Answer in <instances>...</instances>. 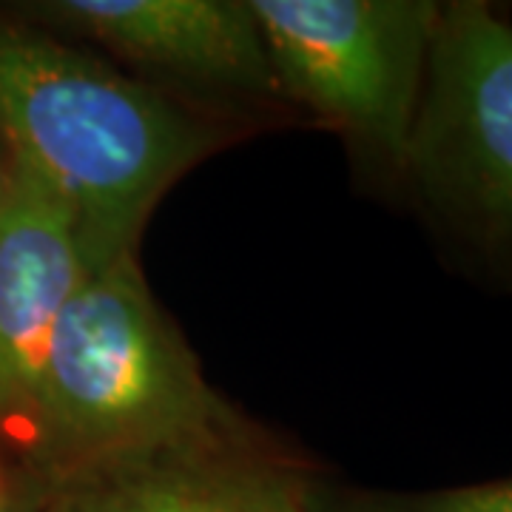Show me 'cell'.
Returning <instances> with one entry per match:
<instances>
[{"label": "cell", "instance_id": "1", "mask_svg": "<svg viewBox=\"0 0 512 512\" xmlns=\"http://www.w3.org/2000/svg\"><path fill=\"white\" fill-rule=\"evenodd\" d=\"M0 137L72 214L89 265L137 254L154 208L228 140L160 86L0 12Z\"/></svg>", "mask_w": 512, "mask_h": 512}, {"label": "cell", "instance_id": "2", "mask_svg": "<svg viewBox=\"0 0 512 512\" xmlns=\"http://www.w3.org/2000/svg\"><path fill=\"white\" fill-rule=\"evenodd\" d=\"M29 427L32 467L49 481L251 430L205 382L137 254L86 268L43 353Z\"/></svg>", "mask_w": 512, "mask_h": 512}, {"label": "cell", "instance_id": "3", "mask_svg": "<svg viewBox=\"0 0 512 512\" xmlns=\"http://www.w3.org/2000/svg\"><path fill=\"white\" fill-rule=\"evenodd\" d=\"M279 94L404 168L439 23L433 0H251Z\"/></svg>", "mask_w": 512, "mask_h": 512}, {"label": "cell", "instance_id": "4", "mask_svg": "<svg viewBox=\"0 0 512 512\" xmlns=\"http://www.w3.org/2000/svg\"><path fill=\"white\" fill-rule=\"evenodd\" d=\"M404 171L436 208L512 248V20L441 3Z\"/></svg>", "mask_w": 512, "mask_h": 512}, {"label": "cell", "instance_id": "5", "mask_svg": "<svg viewBox=\"0 0 512 512\" xmlns=\"http://www.w3.org/2000/svg\"><path fill=\"white\" fill-rule=\"evenodd\" d=\"M15 15L183 89L282 97L251 0H37Z\"/></svg>", "mask_w": 512, "mask_h": 512}, {"label": "cell", "instance_id": "6", "mask_svg": "<svg viewBox=\"0 0 512 512\" xmlns=\"http://www.w3.org/2000/svg\"><path fill=\"white\" fill-rule=\"evenodd\" d=\"M308 470L254 430L117 458L52 481L46 512H313Z\"/></svg>", "mask_w": 512, "mask_h": 512}, {"label": "cell", "instance_id": "7", "mask_svg": "<svg viewBox=\"0 0 512 512\" xmlns=\"http://www.w3.org/2000/svg\"><path fill=\"white\" fill-rule=\"evenodd\" d=\"M0 202V424L32 413L37 373L60 313L89 262L72 214L46 185L9 163Z\"/></svg>", "mask_w": 512, "mask_h": 512}, {"label": "cell", "instance_id": "8", "mask_svg": "<svg viewBox=\"0 0 512 512\" xmlns=\"http://www.w3.org/2000/svg\"><path fill=\"white\" fill-rule=\"evenodd\" d=\"M313 512H512V478L427 493H333L316 490Z\"/></svg>", "mask_w": 512, "mask_h": 512}, {"label": "cell", "instance_id": "9", "mask_svg": "<svg viewBox=\"0 0 512 512\" xmlns=\"http://www.w3.org/2000/svg\"><path fill=\"white\" fill-rule=\"evenodd\" d=\"M52 481L35 467H9L0 461V512H46Z\"/></svg>", "mask_w": 512, "mask_h": 512}, {"label": "cell", "instance_id": "10", "mask_svg": "<svg viewBox=\"0 0 512 512\" xmlns=\"http://www.w3.org/2000/svg\"><path fill=\"white\" fill-rule=\"evenodd\" d=\"M6 183H9V168H6V160H0V202L6 197Z\"/></svg>", "mask_w": 512, "mask_h": 512}]
</instances>
